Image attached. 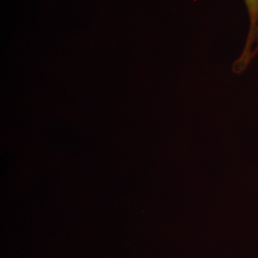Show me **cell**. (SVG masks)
I'll return each instance as SVG.
<instances>
[{"mask_svg":"<svg viewBox=\"0 0 258 258\" xmlns=\"http://www.w3.org/2000/svg\"><path fill=\"white\" fill-rule=\"evenodd\" d=\"M248 13L249 29L244 47L237 59L234 61L232 70L235 74L243 73L252 61V52L255 44V36L258 27V0H243Z\"/></svg>","mask_w":258,"mask_h":258,"instance_id":"6da1fadb","label":"cell"},{"mask_svg":"<svg viewBox=\"0 0 258 258\" xmlns=\"http://www.w3.org/2000/svg\"><path fill=\"white\" fill-rule=\"evenodd\" d=\"M258 55V27L256 30V36H255V44L253 48V52H252V59Z\"/></svg>","mask_w":258,"mask_h":258,"instance_id":"7a4b0ae2","label":"cell"}]
</instances>
